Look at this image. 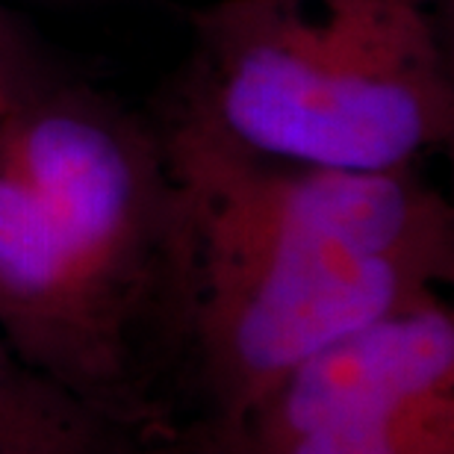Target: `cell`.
Returning a JSON list of instances; mask_svg holds the SVG:
<instances>
[{"label":"cell","instance_id":"1","mask_svg":"<svg viewBox=\"0 0 454 454\" xmlns=\"http://www.w3.org/2000/svg\"><path fill=\"white\" fill-rule=\"evenodd\" d=\"M166 115L260 157L342 171L413 166L454 133V86L422 0H219Z\"/></svg>","mask_w":454,"mask_h":454},{"label":"cell","instance_id":"2","mask_svg":"<svg viewBox=\"0 0 454 454\" xmlns=\"http://www.w3.org/2000/svg\"><path fill=\"white\" fill-rule=\"evenodd\" d=\"M454 328L437 310H395L295 366L289 419L298 431L375 422L451 372Z\"/></svg>","mask_w":454,"mask_h":454},{"label":"cell","instance_id":"3","mask_svg":"<svg viewBox=\"0 0 454 454\" xmlns=\"http://www.w3.org/2000/svg\"><path fill=\"white\" fill-rule=\"evenodd\" d=\"M80 278L57 222L0 133V289L42 307L68 298Z\"/></svg>","mask_w":454,"mask_h":454},{"label":"cell","instance_id":"4","mask_svg":"<svg viewBox=\"0 0 454 454\" xmlns=\"http://www.w3.org/2000/svg\"><path fill=\"white\" fill-rule=\"evenodd\" d=\"M51 71L53 68L44 66L30 33L0 4V118L12 110L35 83H42Z\"/></svg>","mask_w":454,"mask_h":454},{"label":"cell","instance_id":"5","mask_svg":"<svg viewBox=\"0 0 454 454\" xmlns=\"http://www.w3.org/2000/svg\"><path fill=\"white\" fill-rule=\"evenodd\" d=\"M295 454H395L387 425H328V428L304 431V442Z\"/></svg>","mask_w":454,"mask_h":454}]
</instances>
